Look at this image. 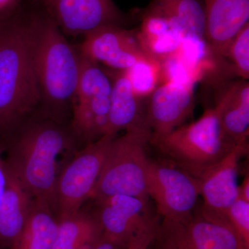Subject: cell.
Returning a JSON list of instances; mask_svg holds the SVG:
<instances>
[{
    "label": "cell",
    "instance_id": "44dd1931",
    "mask_svg": "<svg viewBox=\"0 0 249 249\" xmlns=\"http://www.w3.org/2000/svg\"><path fill=\"white\" fill-rule=\"evenodd\" d=\"M58 218L47 203L34 199L27 222L11 249H52Z\"/></svg>",
    "mask_w": 249,
    "mask_h": 249
},
{
    "label": "cell",
    "instance_id": "5bb4252c",
    "mask_svg": "<svg viewBox=\"0 0 249 249\" xmlns=\"http://www.w3.org/2000/svg\"><path fill=\"white\" fill-rule=\"evenodd\" d=\"M52 14L61 31L85 36L104 26L119 25L120 11L112 0H58Z\"/></svg>",
    "mask_w": 249,
    "mask_h": 249
},
{
    "label": "cell",
    "instance_id": "6da1fadb",
    "mask_svg": "<svg viewBox=\"0 0 249 249\" xmlns=\"http://www.w3.org/2000/svg\"><path fill=\"white\" fill-rule=\"evenodd\" d=\"M73 135L57 119L24 124L10 145V170L35 200L47 203L55 212V189L62 170L74 155Z\"/></svg>",
    "mask_w": 249,
    "mask_h": 249
},
{
    "label": "cell",
    "instance_id": "603a6c76",
    "mask_svg": "<svg viewBox=\"0 0 249 249\" xmlns=\"http://www.w3.org/2000/svg\"><path fill=\"white\" fill-rule=\"evenodd\" d=\"M136 96H150L160 85V65L158 60L147 55L124 71Z\"/></svg>",
    "mask_w": 249,
    "mask_h": 249
},
{
    "label": "cell",
    "instance_id": "9a60e30c",
    "mask_svg": "<svg viewBox=\"0 0 249 249\" xmlns=\"http://www.w3.org/2000/svg\"><path fill=\"white\" fill-rule=\"evenodd\" d=\"M204 39L223 58L231 42L249 22V0H203Z\"/></svg>",
    "mask_w": 249,
    "mask_h": 249
},
{
    "label": "cell",
    "instance_id": "30bf717a",
    "mask_svg": "<svg viewBox=\"0 0 249 249\" xmlns=\"http://www.w3.org/2000/svg\"><path fill=\"white\" fill-rule=\"evenodd\" d=\"M152 245L153 249H240L231 229L201 214L183 219L163 218Z\"/></svg>",
    "mask_w": 249,
    "mask_h": 249
},
{
    "label": "cell",
    "instance_id": "cb8c5ba5",
    "mask_svg": "<svg viewBox=\"0 0 249 249\" xmlns=\"http://www.w3.org/2000/svg\"><path fill=\"white\" fill-rule=\"evenodd\" d=\"M227 59L226 63L230 73L242 79L249 78V23L237 34L228 47L222 60Z\"/></svg>",
    "mask_w": 249,
    "mask_h": 249
},
{
    "label": "cell",
    "instance_id": "ba28073f",
    "mask_svg": "<svg viewBox=\"0 0 249 249\" xmlns=\"http://www.w3.org/2000/svg\"><path fill=\"white\" fill-rule=\"evenodd\" d=\"M117 134H107L77 151L62 170L55 189L58 219L76 213L91 198L111 142Z\"/></svg>",
    "mask_w": 249,
    "mask_h": 249
},
{
    "label": "cell",
    "instance_id": "277c9868",
    "mask_svg": "<svg viewBox=\"0 0 249 249\" xmlns=\"http://www.w3.org/2000/svg\"><path fill=\"white\" fill-rule=\"evenodd\" d=\"M150 144L171 164L196 178L237 145L224 132L214 107L207 108L197 120L169 133L151 135Z\"/></svg>",
    "mask_w": 249,
    "mask_h": 249
},
{
    "label": "cell",
    "instance_id": "4fadbf2b",
    "mask_svg": "<svg viewBox=\"0 0 249 249\" xmlns=\"http://www.w3.org/2000/svg\"><path fill=\"white\" fill-rule=\"evenodd\" d=\"M194 86L168 82L150 94L145 124L152 135L169 133L184 124L195 108Z\"/></svg>",
    "mask_w": 249,
    "mask_h": 249
},
{
    "label": "cell",
    "instance_id": "52a82bcc",
    "mask_svg": "<svg viewBox=\"0 0 249 249\" xmlns=\"http://www.w3.org/2000/svg\"><path fill=\"white\" fill-rule=\"evenodd\" d=\"M80 58L71 127L74 134L88 143L107 134L111 82L99 64L80 53Z\"/></svg>",
    "mask_w": 249,
    "mask_h": 249
},
{
    "label": "cell",
    "instance_id": "f546056e",
    "mask_svg": "<svg viewBox=\"0 0 249 249\" xmlns=\"http://www.w3.org/2000/svg\"><path fill=\"white\" fill-rule=\"evenodd\" d=\"M45 6L51 13H52L58 0H42Z\"/></svg>",
    "mask_w": 249,
    "mask_h": 249
},
{
    "label": "cell",
    "instance_id": "d6986e66",
    "mask_svg": "<svg viewBox=\"0 0 249 249\" xmlns=\"http://www.w3.org/2000/svg\"><path fill=\"white\" fill-rule=\"evenodd\" d=\"M137 31L142 49L159 61L176 53L183 38L166 18L147 8Z\"/></svg>",
    "mask_w": 249,
    "mask_h": 249
},
{
    "label": "cell",
    "instance_id": "8fae6325",
    "mask_svg": "<svg viewBox=\"0 0 249 249\" xmlns=\"http://www.w3.org/2000/svg\"><path fill=\"white\" fill-rule=\"evenodd\" d=\"M248 152V142L237 144L230 153L196 178L204 200L200 214L205 219L231 229L226 213L238 196V163Z\"/></svg>",
    "mask_w": 249,
    "mask_h": 249
},
{
    "label": "cell",
    "instance_id": "d4e9b609",
    "mask_svg": "<svg viewBox=\"0 0 249 249\" xmlns=\"http://www.w3.org/2000/svg\"><path fill=\"white\" fill-rule=\"evenodd\" d=\"M226 221L240 249H249V201L237 196L228 209Z\"/></svg>",
    "mask_w": 249,
    "mask_h": 249
},
{
    "label": "cell",
    "instance_id": "4316f807",
    "mask_svg": "<svg viewBox=\"0 0 249 249\" xmlns=\"http://www.w3.org/2000/svg\"><path fill=\"white\" fill-rule=\"evenodd\" d=\"M19 1V0H0V18L12 11Z\"/></svg>",
    "mask_w": 249,
    "mask_h": 249
},
{
    "label": "cell",
    "instance_id": "2e32d148",
    "mask_svg": "<svg viewBox=\"0 0 249 249\" xmlns=\"http://www.w3.org/2000/svg\"><path fill=\"white\" fill-rule=\"evenodd\" d=\"M216 105L224 132L237 144L247 142L249 134V83L247 80L222 81Z\"/></svg>",
    "mask_w": 249,
    "mask_h": 249
},
{
    "label": "cell",
    "instance_id": "8992f818",
    "mask_svg": "<svg viewBox=\"0 0 249 249\" xmlns=\"http://www.w3.org/2000/svg\"><path fill=\"white\" fill-rule=\"evenodd\" d=\"M103 236L124 249H147L151 246L160 218L150 210L149 200L115 195L96 199Z\"/></svg>",
    "mask_w": 249,
    "mask_h": 249
},
{
    "label": "cell",
    "instance_id": "ffe728a7",
    "mask_svg": "<svg viewBox=\"0 0 249 249\" xmlns=\"http://www.w3.org/2000/svg\"><path fill=\"white\" fill-rule=\"evenodd\" d=\"M103 237L96 213L81 211L58 219V230L52 249H94Z\"/></svg>",
    "mask_w": 249,
    "mask_h": 249
},
{
    "label": "cell",
    "instance_id": "5b68a950",
    "mask_svg": "<svg viewBox=\"0 0 249 249\" xmlns=\"http://www.w3.org/2000/svg\"><path fill=\"white\" fill-rule=\"evenodd\" d=\"M151 135L147 126H140L113 140L90 199L124 195L149 200L146 150Z\"/></svg>",
    "mask_w": 249,
    "mask_h": 249
},
{
    "label": "cell",
    "instance_id": "484cf974",
    "mask_svg": "<svg viewBox=\"0 0 249 249\" xmlns=\"http://www.w3.org/2000/svg\"><path fill=\"white\" fill-rule=\"evenodd\" d=\"M7 182V167L6 161L3 160L2 148L0 145V204L2 200Z\"/></svg>",
    "mask_w": 249,
    "mask_h": 249
},
{
    "label": "cell",
    "instance_id": "7a4b0ae2",
    "mask_svg": "<svg viewBox=\"0 0 249 249\" xmlns=\"http://www.w3.org/2000/svg\"><path fill=\"white\" fill-rule=\"evenodd\" d=\"M40 101L31 23L6 24L0 36V129L18 127Z\"/></svg>",
    "mask_w": 249,
    "mask_h": 249
},
{
    "label": "cell",
    "instance_id": "7c38bea8",
    "mask_svg": "<svg viewBox=\"0 0 249 249\" xmlns=\"http://www.w3.org/2000/svg\"><path fill=\"white\" fill-rule=\"evenodd\" d=\"M79 53L116 71H124L150 55L142 49L137 30H127L116 24L98 28L85 35Z\"/></svg>",
    "mask_w": 249,
    "mask_h": 249
},
{
    "label": "cell",
    "instance_id": "4dcf8cb0",
    "mask_svg": "<svg viewBox=\"0 0 249 249\" xmlns=\"http://www.w3.org/2000/svg\"><path fill=\"white\" fill-rule=\"evenodd\" d=\"M5 26H6V24H4V22L0 20V36H1V33H2L3 30H4Z\"/></svg>",
    "mask_w": 249,
    "mask_h": 249
},
{
    "label": "cell",
    "instance_id": "9c48e42d",
    "mask_svg": "<svg viewBox=\"0 0 249 249\" xmlns=\"http://www.w3.org/2000/svg\"><path fill=\"white\" fill-rule=\"evenodd\" d=\"M146 190L163 218L183 219L193 214L199 196L196 178L175 165L149 160Z\"/></svg>",
    "mask_w": 249,
    "mask_h": 249
},
{
    "label": "cell",
    "instance_id": "e0dca14e",
    "mask_svg": "<svg viewBox=\"0 0 249 249\" xmlns=\"http://www.w3.org/2000/svg\"><path fill=\"white\" fill-rule=\"evenodd\" d=\"M7 167V182L0 204V246L11 248L27 222L33 198Z\"/></svg>",
    "mask_w": 249,
    "mask_h": 249
},
{
    "label": "cell",
    "instance_id": "f1b7e54d",
    "mask_svg": "<svg viewBox=\"0 0 249 249\" xmlns=\"http://www.w3.org/2000/svg\"><path fill=\"white\" fill-rule=\"evenodd\" d=\"M94 249H124L120 245H117L115 242L108 240L105 237H102L101 240L98 242L97 246Z\"/></svg>",
    "mask_w": 249,
    "mask_h": 249
},
{
    "label": "cell",
    "instance_id": "83f0119b",
    "mask_svg": "<svg viewBox=\"0 0 249 249\" xmlns=\"http://www.w3.org/2000/svg\"><path fill=\"white\" fill-rule=\"evenodd\" d=\"M238 196L249 201V174L244 178L242 184L238 186Z\"/></svg>",
    "mask_w": 249,
    "mask_h": 249
},
{
    "label": "cell",
    "instance_id": "3957f363",
    "mask_svg": "<svg viewBox=\"0 0 249 249\" xmlns=\"http://www.w3.org/2000/svg\"><path fill=\"white\" fill-rule=\"evenodd\" d=\"M33 61L41 100L52 109L72 103L79 79L80 53L53 19L31 22Z\"/></svg>",
    "mask_w": 249,
    "mask_h": 249
},
{
    "label": "cell",
    "instance_id": "7402d4cb",
    "mask_svg": "<svg viewBox=\"0 0 249 249\" xmlns=\"http://www.w3.org/2000/svg\"><path fill=\"white\" fill-rule=\"evenodd\" d=\"M147 9L166 18L183 37L204 38L203 0H152Z\"/></svg>",
    "mask_w": 249,
    "mask_h": 249
},
{
    "label": "cell",
    "instance_id": "ac0fdd59",
    "mask_svg": "<svg viewBox=\"0 0 249 249\" xmlns=\"http://www.w3.org/2000/svg\"><path fill=\"white\" fill-rule=\"evenodd\" d=\"M109 76L111 89L107 134H117L120 131L147 126L141 98L136 96L124 72L114 70Z\"/></svg>",
    "mask_w": 249,
    "mask_h": 249
}]
</instances>
